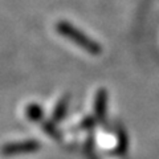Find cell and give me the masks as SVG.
Masks as SVG:
<instances>
[{"label": "cell", "mask_w": 159, "mask_h": 159, "mask_svg": "<svg viewBox=\"0 0 159 159\" xmlns=\"http://www.w3.org/2000/svg\"><path fill=\"white\" fill-rule=\"evenodd\" d=\"M56 31L58 34H61L62 37L70 40L73 44H76L84 51H86L92 56H99L102 52V47L98 44V41L89 37L86 33H84L81 29L74 27L66 20H60L56 24Z\"/></svg>", "instance_id": "obj_1"}, {"label": "cell", "mask_w": 159, "mask_h": 159, "mask_svg": "<svg viewBox=\"0 0 159 159\" xmlns=\"http://www.w3.org/2000/svg\"><path fill=\"white\" fill-rule=\"evenodd\" d=\"M41 148L40 142L36 139H27V141L20 142H9L0 147V154L4 157L20 155V154H31L36 152Z\"/></svg>", "instance_id": "obj_2"}, {"label": "cell", "mask_w": 159, "mask_h": 159, "mask_svg": "<svg viewBox=\"0 0 159 159\" xmlns=\"http://www.w3.org/2000/svg\"><path fill=\"white\" fill-rule=\"evenodd\" d=\"M107 102H109V93L105 88H99L94 96V103H93V111L94 118L98 122L103 123L106 121L107 116Z\"/></svg>", "instance_id": "obj_3"}, {"label": "cell", "mask_w": 159, "mask_h": 159, "mask_svg": "<svg viewBox=\"0 0 159 159\" xmlns=\"http://www.w3.org/2000/svg\"><path fill=\"white\" fill-rule=\"evenodd\" d=\"M69 103H70V94H64L58 99V102L56 103V107L52 111V117H51V119L54 123H58L62 119H65L68 110H69Z\"/></svg>", "instance_id": "obj_4"}, {"label": "cell", "mask_w": 159, "mask_h": 159, "mask_svg": "<svg viewBox=\"0 0 159 159\" xmlns=\"http://www.w3.org/2000/svg\"><path fill=\"white\" fill-rule=\"evenodd\" d=\"M25 116L32 122H43L44 121V109L36 102L28 103L25 109Z\"/></svg>", "instance_id": "obj_5"}, {"label": "cell", "mask_w": 159, "mask_h": 159, "mask_svg": "<svg viewBox=\"0 0 159 159\" xmlns=\"http://www.w3.org/2000/svg\"><path fill=\"white\" fill-rule=\"evenodd\" d=\"M117 139H118V143L116 146V154H118V155H123L129 148V138H127L126 131L123 130L122 127H118Z\"/></svg>", "instance_id": "obj_6"}, {"label": "cell", "mask_w": 159, "mask_h": 159, "mask_svg": "<svg viewBox=\"0 0 159 159\" xmlns=\"http://www.w3.org/2000/svg\"><path fill=\"white\" fill-rule=\"evenodd\" d=\"M41 129L52 139H54V141H61V133L58 131L56 123H54L52 119H51V121H43L41 122Z\"/></svg>", "instance_id": "obj_7"}, {"label": "cell", "mask_w": 159, "mask_h": 159, "mask_svg": "<svg viewBox=\"0 0 159 159\" xmlns=\"http://www.w3.org/2000/svg\"><path fill=\"white\" fill-rule=\"evenodd\" d=\"M96 123H97V119L94 117H86L81 123H80V129H92V127L96 126Z\"/></svg>", "instance_id": "obj_8"}]
</instances>
